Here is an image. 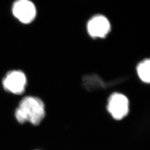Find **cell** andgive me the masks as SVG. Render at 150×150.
<instances>
[{
  "label": "cell",
  "instance_id": "cell-5",
  "mask_svg": "<svg viewBox=\"0 0 150 150\" xmlns=\"http://www.w3.org/2000/svg\"><path fill=\"white\" fill-rule=\"evenodd\" d=\"M87 29L92 38H103L110 32L111 25L106 17L98 15L93 16L88 21Z\"/></svg>",
  "mask_w": 150,
  "mask_h": 150
},
{
  "label": "cell",
  "instance_id": "cell-2",
  "mask_svg": "<svg viewBox=\"0 0 150 150\" xmlns=\"http://www.w3.org/2000/svg\"><path fill=\"white\" fill-rule=\"evenodd\" d=\"M2 85L6 91L15 95H21L27 85V78L24 72L20 70L8 72L2 80Z\"/></svg>",
  "mask_w": 150,
  "mask_h": 150
},
{
  "label": "cell",
  "instance_id": "cell-3",
  "mask_svg": "<svg viewBox=\"0 0 150 150\" xmlns=\"http://www.w3.org/2000/svg\"><path fill=\"white\" fill-rule=\"evenodd\" d=\"M13 15L23 24L31 23L36 16V8L30 0H16L12 7Z\"/></svg>",
  "mask_w": 150,
  "mask_h": 150
},
{
  "label": "cell",
  "instance_id": "cell-1",
  "mask_svg": "<svg viewBox=\"0 0 150 150\" xmlns=\"http://www.w3.org/2000/svg\"><path fill=\"white\" fill-rule=\"evenodd\" d=\"M45 116V107L39 98L27 96L23 98L15 111L17 121L20 123L28 122L34 125L41 122Z\"/></svg>",
  "mask_w": 150,
  "mask_h": 150
},
{
  "label": "cell",
  "instance_id": "cell-6",
  "mask_svg": "<svg viewBox=\"0 0 150 150\" xmlns=\"http://www.w3.org/2000/svg\"><path fill=\"white\" fill-rule=\"evenodd\" d=\"M137 71L141 80L150 83V59H145L140 62L137 67Z\"/></svg>",
  "mask_w": 150,
  "mask_h": 150
},
{
  "label": "cell",
  "instance_id": "cell-4",
  "mask_svg": "<svg viewBox=\"0 0 150 150\" xmlns=\"http://www.w3.org/2000/svg\"><path fill=\"white\" fill-rule=\"evenodd\" d=\"M107 110L115 120L122 119L129 113V102L127 98L121 93H113L108 98Z\"/></svg>",
  "mask_w": 150,
  "mask_h": 150
}]
</instances>
